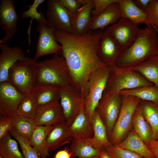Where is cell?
Wrapping results in <instances>:
<instances>
[{
    "label": "cell",
    "mask_w": 158,
    "mask_h": 158,
    "mask_svg": "<svg viewBox=\"0 0 158 158\" xmlns=\"http://www.w3.org/2000/svg\"><path fill=\"white\" fill-rule=\"evenodd\" d=\"M104 32L89 31L76 35L55 31L58 43L61 44V55L65 59L72 85L81 97L85 99L88 94V79L96 69L106 65L98 58L97 51Z\"/></svg>",
    "instance_id": "cell-1"
},
{
    "label": "cell",
    "mask_w": 158,
    "mask_h": 158,
    "mask_svg": "<svg viewBox=\"0 0 158 158\" xmlns=\"http://www.w3.org/2000/svg\"><path fill=\"white\" fill-rule=\"evenodd\" d=\"M157 55L158 34L150 25L140 29L134 42L122 51L115 65L120 68L133 67Z\"/></svg>",
    "instance_id": "cell-2"
},
{
    "label": "cell",
    "mask_w": 158,
    "mask_h": 158,
    "mask_svg": "<svg viewBox=\"0 0 158 158\" xmlns=\"http://www.w3.org/2000/svg\"><path fill=\"white\" fill-rule=\"evenodd\" d=\"M37 85L61 88L71 83L68 68L63 56L55 54L51 59L37 62Z\"/></svg>",
    "instance_id": "cell-3"
},
{
    "label": "cell",
    "mask_w": 158,
    "mask_h": 158,
    "mask_svg": "<svg viewBox=\"0 0 158 158\" xmlns=\"http://www.w3.org/2000/svg\"><path fill=\"white\" fill-rule=\"evenodd\" d=\"M132 67L120 68L115 64L109 67V72L103 94L106 96L121 91L153 85Z\"/></svg>",
    "instance_id": "cell-4"
},
{
    "label": "cell",
    "mask_w": 158,
    "mask_h": 158,
    "mask_svg": "<svg viewBox=\"0 0 158 158\" xmlns=\"http://www.w3.org/2000/svg\"><path fill=\"white\" fill-rule=\"evenodd\" d=\"M37 59L26 57L8 71V81L24 95L30 94L37 85Z\"/></svg>",
    "instance_id": "cell-5"
},
{
    "label": "cell",
    "mask_w": 158,
    "mask_h": 158,
    "mask_svg": "<svg viewBox=\"0 0 158 158\" xmlns=\"http://www.w3.org/2000/svg\"><path fill=\"white\" fill-rule=\"evenodd\" d=\"M121 95L120 111L109 139L112 145L118 144L126 137L132 126L134 112L141 100L134 96Z\"/></svg>",
    "instance_id": "cell-6"
},
{
    "label": "cell",
    "mask_w": 158,
    "mask_h": 158,
    "mask_svg": "<svg viewBox=\"0 0 158 158\" xmlns=\"http://www.w3.org/2000/svg\"><path fill=\"white\" fill-rule=\"evenodd\" d=\"M109 72V67L104 65L96 69L88 79V94L84 99L86 113L92 122L94 111L104 90Z\"/></svg>",
    "instance_id": "cell-7"
},
{
    "label": "cell",
    "mask_w": 158,
    "mask_h": 158,
    "mask_svg": "<svg viewBox=\"0 0 158 158\" xmlns=\"http://www.w3.org/2000/svg\"><path fill=\"white\" fill-rule=\"evenodd\" d=\"M121 104V96L118 93L109 96L103 94L96 108L106 127L109 139L118 118Z\"/></svg>",
    "instance_id": "cell-8"
},
{
    "label": "cell",
    "mask_w": 158,
    "mask_h": 158,
    "mask_svg": "<svg viewBox=\"0 0 158 158\" xmlns=\"http://www.w3.org/2000/svg\"><path fill=\"white\" fill-rule=\"evenodd\" d=\"M59 95L65 121L70 126L84 106V99L70 84L60 88Z\"/></svg>",
    "instance_id": "cell-9"
},
{
    "label": "cell",
    "mask_w": 158,
    "mask_h": 158,
    "mask_svg": "<svg viewBox=\"0 0 158 158\" xmlns=\"http://www.w3.org/2000/svg\"><path fill=\"white\" fill-rule=\"evenodd\" d=\"M46 14L47 23L54 31L71 33L72 15L59 0L48 1Z\"/></svg>",
    "instance_id": "cell-10"
},
{
    "label": "cell",
    "mask_w": 158,
    "mask_h": 158,
    "mask_svg": "<svg viewBox=\"0 0 158 158\" xmlns=\"http://www.w3.org/2000/svg\"><path fill=\"white\" fill-rule=\"evenodd\" d=\"M36 31L39 33L36 45L35 58L49 54H61L62 47L58 44L54 36V30L47 23L46 19L38 23Z\"/></svg>",
    "instance_id": "cell-11"
},
{
    "label": "cell",
    "mask_w": 158,
    "mask_h": 158,
    "mask_svg": "<svg viewBox=\"0 0 158 158\" xmlns=\"http://www.w3.org/2000/svg\"><path fill=\"white\" fill-rule=\"evenodd\" d=\"M140 29L128 19L121 17L117 23L107 26L105 30L115 39L123 51L133 43Z\"/></svg>",
    "instance_id": "cell-12"
},
{
    "label": "cell",
    "mask_w": 158,
    "mask_h": 158,
    "mask_svg": "<svg viewBox=\"0 0 158 158\" xmlns=\"http://www.w3.org/2000/svg\"><path fill=\"white\" fill-rule=\"evenodd\" d=\"M24 95L8 81L0 83V115H16L19 104Z\"/></svg>",
    "instance_id": "cell-13"
},
{
    "label": "cell",
    "mask_w": 158,
    "mask_h": 158,
    "mask_svg": "<svg viewBox=\"0 0 158 158\" xmlns=\"http://www.w3.org/2000/svg\"><path fill=\"white\" fill-rule=\"evenodd\" d=\"M14 0L0 1V25L5 31L0 44L6 43L17 32V25L19 18L14 6Z\"/></svg>",
    "instance_id": "cell-14"
},
{
    "label": "cell",
    "mask_w": 158,
    "mask_h": 158,
    "mask_svg": "<svg viewBox=\"0 0 158 158\" xmlns=\"http://www.w3.org/2000/svg\"><path fill=\"white\" fill-rule=\"evenodd\" d=\"M122 50L116 41L106 30L104 32L97 51V56L104 64H115Z\"/></svg>",
    "instance_id": "cell-15"
},
{
    "label": "cell",
    "mask_w": 158,
    "mask_h": 158,
    "mask_svg": "<svg viewBox=\"0 0 158 158\" xmlns=\"http://www.w3.org/2000/svg\"><path fill=\"white\" fill-rule=\"evenodd\" d=\"M34 120L36 126H55L66 121L62 107L58 101L39 107Z\"/></svg>",
    "instance_id": "cell-16"
},
{
    "label": "cell",
    "mask_w": 158,
    "mask_h": 158,
    "mask_svg": "<svg viewBox=\"0 0 158 158\" xmlns=\"http://www.w3.org/2000/svg\"><path fill=\"white\" fill-rule=\"evenodd\" d=\"M0 83L8 81V71L17 61L26 57L19 47H10L6 43L0 44Z\"/></svg>",
    "instance_id": "cell-17"
},
{
    "label": "cell",
    "mask_w": 158,
    "mask_h": 158,
    "mask_svg": "<svg viewBox=\"0 0 158 158\" xmlns=\"http://www.w3.org/2000/svg\"><path fill=\"white\" fill-rule=\"evenodd\" d=\"M118 0L110 4L101 13L92 19L89 31H102L110 25H114L122 17Z\"/></svg>",
    "instance_id": "cell-18"
},
{
    "label": "cell",
    "mask_w": 158,
    "mask_h": 158,
    "mask_svg": "<svg viewBox=\"0 0 158 158\" xmlns=\"http://www.w3.org/2000/svg\"><path fill=\"white\" fill-rule=\"evenodd\" d=\"M94 8V5L91 2L82 6L77 13L72 16L71 33L81 35L87 32L89 30L91 20V13Z\"/></svg>",
    "instance_id": "cell-19"
},
{
    "label": "cell",
    "mask_w": 158,
    "mask_h": 158,
    "mask_svg": "<svg viewBox=\"0 0 158 158\" xmlns=\"http://www.w3.org/2000/svg\"><path fill=\"white\" fill-rule=\"evenodd\" d=\"M70 133L74 138L86 140L92 138L93 130L92 122L83 106L71 125Z\"/></svg>",
    "instance_id": "cell-20"
},
{
    "label": "cell",
    "mask_w": 158,
    "mask_h": 158,
    "mask_svg": "<svg viewBox=\"0 0 158 158\" xmlns=\"http://www.w3.org/2000/svg\"><path fill=\"white\" fill-rule=\"evenodd\" d=\"M66 121L55 125L49 133L47 143L49 152L70 143L73 138L71 134Z\"/></svg>",
    "instance_id": "cell-21"
},
{
    "label": "cell",
    "mask_w": 158,
    "mask_h": 158,
    "mask_svg": "<svg viewBox=\"0 0 158 158\" xmlns=\"http://www.w3.org/2000/svg\"><path fill=\"white\" fill-rule=\"evenodd\" d=\"M92 124L93 130L92 138L86 140L94 146L101 149L112 145L109 138L106 127L95 109L94 113Z\"/></svg>",
    "instance_id": "cell-22"
},
{
    "label": "cell",
    "mask_w": 158,
    "mask_h": 158,
    "mask_svg": "<svg viewBox=\"0 0 158 158\" xmlns=\"http://www.w3.org/2000/svg\"><path fill=\"white\" fill-rule=\"evenodd\" d=\"M55 126H38L32 135L30 143L41 158H47L49 153L47 138Z\"/></svg>",
    "instance_id": "cell-23"
},
{
    "label": "cell",
    "mask_w": 158,
    "mask_h": 158,
    "mask_svg": "<svg viewBox=\"0 0 158 158\" xmlns=\"http://www.w3.org/2000/svg\"><path fill=\"white\" fill-rule=\"evenodd\" d=\"M122 17L127 18L135 25L145 24L149 26L146 14L138 8L133 0H118Z\"/></svg>",
    "instance_id": "cell-24"
},
{
    "label": "cell",
    "mask_w": 158,
    "mask_h": 158,
    "mask_svg": "<svg viewBox=\"0 0 158 158\" xmlns=\"http://www.w3.org/2000/svg\"><path fill=\"white\" fill-rule=\"evenodd\" d=\"M116 146L136 152L145 158H155L144 142L134 129Z\"/></svg>",
    "instance_id": "cell-25"
},
{
    "label": "cell",
    "mask_w": 158,
    "mask_h": 158,
    "mask_svg": "<svg viewBox=\"0 0 158 158\" xmlns=\"http://www.w3.org/2000/svg\"><path fill=\"white\" fill-rule=\"evenodd\" d=\"M59 88L54 86L37 85L30 93L39 107L60 99Z\"/></svg>",
    "instance_id": "cell-26"
},
{
    "label": "cell",
    "mask_w": 158,
    "mask_h": 158,
    "mask_svg": "<svg viewBox=\"0 0 158 158\" xmlns=\"http://www.w3.org/2000/svg\"><path fill=\"white\" fill-rule=\"evenodd\" d=\"M72 141L70 151L74 157L93 158L99 155L102 150L94 146L86 140L73 138Z\"/></svg>",
    "instance_id": "cell-27"
},
{
    "label": "cell",
    "mask_w": 158,
    "mask_h": 158,
    "mask_svg": "<svg viewBox=\"0 0 158 158\" xmlns=\"http://www.w3.org/2000/svg\"><path fill=\"white\" fill-rule=\"evenodd\" d=\"M132 69L158 87V55L150 57Z\"/></svg>",
    "instance_id": "cell-28"
},
{
    "label": "cell",
    "mask_w": 158,
    "mask_h": 158,
    "mask_svg": "<svg viewBox=\"0 0 158 158\" xmlns=\"http://www.w3.org/2000/svg\"><path fill=\"white\" fill-rule=\"evenodd\" d=\"M138 107L151 128L154 140L158 139V104L141 100Z\"/></svg>",
    "instance_id": "cell-29"
},
{
    "label": "cell",
    "mask_w": 158,
    "mask_h": 158,
    "mask_svg": "<svg viewBox=\"0 0 158 158\" xmlns=\"http://www.w3.org/2000/svg\"><path fill=\"white\" fill-rule=\"evenodd\" d=\"M132 126L135 132L146 145L154 140L151 128L138 107L134 113Z\"/></svg>",
    "instance_id": "cell-30"
},
{
    "label": "cell",
    "mask_w": 158,
    "mask_h": 158,
    "mask_svg": "<svg viewBox=\"0 0 158 158\" xmlns=\"http://www.w3.org/2000/svg\"><path fill=\"white\" fill-rule=\"evenodd\" d=\"M12 119L13 128L30 143L32 135L36 127L34 120L19 115L12 116Z\"/></svg>",
    "instance_id": "cell-31"
},
{
    "label": "cell",
    "mask_w": 158,
    "mask_h": 158,
    "mask_svg": "<svg viewBox=\"0 0 158 158\" xmlns=\"http://www.w3.org/2000/svg\"><path fill=\"white\" fill-rule=\"evenodd\" d=\"M118 93L120 95L134 96L141 100L152 102L158 104V87L154 85L125 90Z\"/></svg>",
    "instance_id": "cell-32"
},
{
    "label": "cell",
    "mask_w": 158,
    "mask_h": 158,
    "mask_svg": "<svg viewBox=\"0 0 158 158\" xmlns=\"http://www.w3.org/2000/svg\"><path fill=\"white\" fill-rule=\"evenodd\" d=\"M0 156L3 158H24L9 133L0 140Z\"/></svg>",
    "instance_id": "cell-33"
},
{
    "label": "cell",
    "mask_w": 158,
    "mask_h": 158,
    "mask_svg": "<svg viewBox=\"0 0 158 158\" xmlns=\"http://www.w3.org/2000/svg\"><path fill=\"white\" fill-rule=\"evenodd\" d=\"M39 107L30 94L24 95L17 110L16 115L33 119L35 118Z\"/></svg>",
    "instance_id": "cell-34"
},
{
    "label": "cell",
    "mask_w": 158,
    "mask_h": 158,
    "mask_svg": "<svg viewBox=\"0 0 158 158\" xmlns=\"http://www.w3.org/2000/svg\"><path fill=\"white\" fill-rule=\"evenodd\" d=\"M45 1L44 0H35L32 4L29 6V9L23 11L22 13L21 17L22 18H31L27 32L29 45L30 43V32L32 20L35 19L36 22L38 23L46 19L42 11L38 12L37 10L38 7Z\"/></svg>",
    "instance_id": "cell-35"
},
{
    "label": "cell",
    "mask_w": 158,
    "mask_h": 158,
    "mask_svg": "<svg viewBox=\"0 0 158 158\" xmlns=\"http://www.w3.org/2000/svg\"><path fill=\"white\" fill-rule=\"evenodd\" d=\"M9 133L19 144L24 158H40L38 153L30 142L21 136L13 128Z\"/></svg>",
    "instance_id": "cell-36"
},
{
    "label": "cell",
    "mask_w": 158,
    "mask_h": 158,
    "mask_svg": "<svg viewBox=\"0 0 158 158\" xmlns=\"http://www.w3.org/2000/svg\"><path fill=\"white\" fill-rule=\"evenodd\" d=\"M104 149L111 158H145L136 152L121 148L115 145L107 147Z\"/></svg>",
    "instance_id": "cell-37"
},
{
    "label": "cell",
    "mask_w": 158,
    "mask_h": 158,
    "mask_svg": "<svg viewBox=\"0 0 158 158\" xmlns=\"http://www.w3.org/2000/svg\"><path fill=\"white\" fill-rule=\"evenodd\" d=\"M142 10L147 15L149 25L158 30V0H151L147 7Z\"/></svg>",
    "instance_id": "cell-38"
},
{
    "label": "cell",
    "mask_w": 158,
    "mask_h": 158,
    "mask_svg": "<svg viewBox=\"0 0 158 158\" xmlns=\"http://www.w3.org/2000/svg\"><path fill=\"white\" fill-rule=\"evenodd\" d=\"M117 1L118 0H93L94 8L92 12L91 20L101 13L111 4Z\"/></svg>",
    "instance_id": "cell-39"
},
{
    "label": "cell",
    "mask_w": 158,
    "mask_h": 158,
    "mask_svg": "<svg viewBox=\"0 0 158 158\" xmlns=\"http://www.w3.org/2000/svg\"><path fill=\"white\" fill-rule=\"evenodd\" d=\"M13 128L12 116L0 115V140Z\"/></svg>",
    "instance_id": "cell-40"
},
{
    "label": "cell",
    "mask_w": 158,
    "mask_h": 158,
    "mask_svg": "<svg viewBox=\"0 0 158 158\" xmlns=\"http://www.w3.org/2000/svg\"><path fill=\"white\" fill-rule=\"evenodd\" d=\"M72 16L76 13L81 7L78 0H59Z\"/></svg>",
    "instance_id": "cell-41"
},
{
    "label": "cell",
    "mask_w": 158,
    "mask_h": 158,
    "mask_svg": "<svg viewBox=\"0 0 158 158\" xmlns=\"http://www.w3.org/2000/svg\"><path fill=\"white\" fill-rule=\"evenodd\" d=\"M147 146L155 158H158V139L153 140Z\"/></svg>",
    "instance_id": "cell-42"
},
{
    "label": "cell",
    "mask_w": 158,
    "mask_h": 158,
    "mask_svg": "<svg viewBox=\"0 0 158 158\" xmlns=\"http://www.w3.org/2000/svg\"><path fill=\"white\" fill-rule=\"evenodd\" d=\"M71 154L67 147L60 150L56 154L53 158H71Z\"/></svg>",
    "instance_id": "cell-43"
},
{
    "label": "cell",
    "mask_w": 158,
    "mask_h": 158,
    "mask_svg": "<svg viewBox=\"0 0 158 158\" xmlns=\"http://www.w3.org/2000/svg\"><path fill=\"white\" fill-rule=\"evenodd\" d=\"M135 4L140 8L143 10L148 6L151 0H133Z\"/></svg>",
    "instance_id": "cell-44"
},
{
    "label": "cell",
    "mask_w": 158,
    "mask_h": 158,
    "mask_svg": "<svg viewBox=\"0 0 158 158\" xmlns=\"http://www.w3.org/2000/svg\"><path fill=\"white\" fill-rule=\"evenodd\" d=\"M99 158H111L106 150L103 149L99 155Z\"/></svg>",
    "instance_id": "cell-45"
},
{
    "label": "cell",
    "mask_w": 158,
    "mask_h": 158,
    "mask_svg": "<svg viewBox=\"0 0 158 158\" xmlns=\"http://www.w3.org/2000/svg\"><path fill=\"white\" fill-rule=\"evenodd\" d=\"M78 1L82 6L90 3L92 0H78Z\"/></svg>",
    "instance_id": "cell-46"
},
{
    "label": "cell",
    "mask_w": 158,
    "mask_h": 158,
    "mask_svg": "<svg viewBox=\"0 0 158 158\" xmlns=\"http://www.w3.org/2000/svg\"><path fill=\"white\" fill-rule=\"evenodd\" d=\"M99 155L95 156L93 158H99Z\"/></svg>",
    "instance_id": "cell-47"
},
{
    "label": "cell",
    "mask_w": 158,
    "mask_h": 158,
    "mask_svg": "<svg viewBox=\"0 0 158 158\" xmlns=\"http://www.w3.org/2000/svg\"><path fill=\"white\" fill-rule=\"evenodd\" d=\"M0 158H3L1 156H0Z\"/></svg>",
    "instance_id": "cell-48"
},
{
    "label": "cell",
    "mask_w": 158,
    "mask_h": 158,
    "mask_svg": "<svg viewBox=\"0 0 158 158\" xmlns=\"http://www.w3.org/2000/svg\"><path fill=\"white\" fill-rule=\"evenodd\" d=\"M155 30H156L157 31V33H158V30H156V29H155Z\"/></svg>",
    "instance_id": "cell-49"
}]
</instances>
